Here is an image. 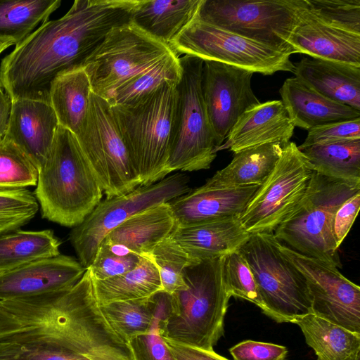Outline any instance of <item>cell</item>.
I'll use <instances>...</instances> for the list:
<instances>
[{
	"label": "cell",
	"mask_w": 360,
	"mask_h": 360,
	"mask_svg": "<svg viewBox=\"0 0 360 360\" xmlns=\"http://www.w3.org/2000/svg\"><path fill=\"white\" fill-rule=\"evenodd\" d=\"M191 191L188 177L176 173L147 186H141L127 194L106 198L70 233V240L79 260L87 269L106 237L133 215L157 205L169 202Z\"/></svg>",
	"instance_id": "13"
},
{
	"label": "cell",
	"mask_w": 360,
	"mask_h": 360,
	"mask_svg": "<svg viewBox=\"0 0 360 360\" xmlns=\"http://www.w3.org/2000/svg\"><path fill=\"white\" fill-rule=\"evenodd\" d=\"M0 348L48 349L87 360H134L98 303L86 269L72 287L0 300Z\"/></svg>",
	"instance_id": "1"
},
{
	"label": "cell",
	"mask_w": 360,
	"mask_h": 360,
	"mask_svg": "<svg viewBox=\"0 0 360 360\" xmlns=\"http://www.w3.org/2000/svg\"><path fill=\"white\" fill-rule=\"evenodd\" d=\"M38 210L35 196L26 188H0V235L25 225Z\"/></svg>",
	"instance_id": "38"
},
{
	"label": "cell",
	"mask_w": 360,
	"mask_h": 360,
	"mask_svg": "<svg viewBox=\"0 0 360 360\" xmlns=\"http://www.w3.org/2000/svg\"><path fill=\"white\" fill-rule=\"evenodd\" d=\"M177 82H167L134 103L110 105L140 186L167 175Z\"/></svg>",
	"instance_id": "6"
},
{
	"label": "cell",
	"mask_w": 360,
	"mask_h": 360,
	"mask_svg": "<svg viewBox=\"0 0 360 360\" xmlns=\"http://www.w3.org/2000/svg\"><path fill=\"white\" fill-rule=\"evenodd\" d=\"M294 129L295 126L281 100L259 103L240 116L217 152L229 150L236 153L273 143L285 147L290 142Z\"/></svg>",
	"instance_id": "20"
},
{
	"label": "cell",
	"mask_w": 360,
	"mask_h": 360,
	"mask_svg": "<svg viewBox=\"0 0 360 360\" xmlns=\"http://www.w3.org/2000/svg\"><path fill=\"white\" fill-rule=\"evenodd\" d=\"M60 242L51 230L20 229L0 235V274L60 255Z\"/></svg>",
	"instance_id": "31"
},
{
	"label": "cell",
	"mask_w": 360,
	"mask_h": 360,
	"mask_svg": "<svg viewBox=\"0 0 360 360\" xmlns=\"http://www.w3.org/2000/svg\"><path fill=\"white\" fill-rule=\"evenodd\" d=\"M174 360H229L214 350L179 344L163 339Z\"/></svg>",
	"instance_id": "46"
},
{
	"label": "cell",
	"mask_w": 360,
	"mask_h": 360,
	"mask_svg": "<svg viewBox=\"0 0 360 360\" xmlns=\"http://www.w3.org/2000/svg\"><path fill=\"white\" fill-rule=\"evenodd\" d=\"M58 126L50 102L13 100L4 137L15 143L39 169L50 151Z\"/></svg>",
	"instance_id": "19"
},
{
	"label": "cell",
	"mask_w": 360,
	"mask_h": 360,
	"mask_svg": "<svg viewBox=\"0 0 360 360\" xmlns=\"http://www.w3.org/2000/svg\"><path fill=\"white\" fill-rule=\"evenodd\" d=\"M11 45H14L12 41L0 39V54Z\"/></svg>",
	"instance_id": "48"
},
{
	"label": "cell",
	"mask_w": 360,
	"mask_h": 360,
	"mask_svg": "<svg viewBox=\"0 0 360 360\" xmlns=\"http://www.w3.org/2000/svg\"><path fill=\"white\" fill-rule=\"evenodd\" d=\"M85 269L74 258L58 255L0 274V300L39 295L72 287Z\"/></svg>",
	"instance_id": "17"
},
{
	"label": "cell",
	"mask_w": 360,
	"mask_h": 360,
	"mask_svg": "<svg viewBox=\"0 0 360 360\" xmlns=\"http://www.w3.org/2000/svg\"><path fill=\"white\" fill-rule=\"evenodd\" d=\"M253 74L217 61L203 62L202 94L217 152L240 116L260 103L251 86Z\"/></svg>",
	"instance_id": "16"
},
{
	"label": "cell",
	"mask_w": 360,
	"mask_h": 360,
	"mask_svg": "<svg viewBox=\"0 0 360 360\" xmlns=\"http://www.w3.org/2000/svg\"><path fill=\"white\" fill-rule=\"evenodd\" d=\"M233 360H285L286 347L254 340L240 342L229 349Z\"/></svg>",
	"instance_id": "44"
},
{
	"label": "cell",
	"mask_w": 360,
	"mask_h": 360,
	"mask_svg": "<svg viewBox=\"0 0 360 360\" xmlns=\"http://www.w3.org/2000/svg\"><path fill=\"white\" fill-rule=\"evenodd\" d=\"M288 43L294 53L360 67V34L322 22L309 12L306 0Z\"/></svg>",
	"instance_id": "18"
},
{
	"label": "cell",
	"mask_w": 360,
	"mask_h": 360,
	"mask_svg": "<svg viewBox=\"0 0 360 360\" xmlns=\"http://www.w3.org/2000/svg\"><path fill=\"white\" fill-rule=\"evenodd\" d=\"M157 293L146 298L100 305L110 324L128 343L132 338L150 329L157 311Z\"/></svg>",
	"instance_id": "34"
},
{
	"label": "cell",
	"mask_w": 360,
	"mask_h": 360,
	"mask_svg": "<svg viewBox=\"0 0 360 360\" xmlns=\"http://www.w3.org/2000/svg\"><path fill=\"white\" fill-rule=\"evenodd\" d=\"M305 0H202L197 18L291 55L288 41Z\"/></svg>",
	"instance_id": "10"
},
{
	"label": "cell",
	"mask_w": 360,
	"mask_h": 360,
	"mask_svg": "<svg viewBox=\"0 0 360 360\" xmlns=\"http://www.w3.org/2000/svg\"><path fill=\"white\" fill-rule=\"evenodd\" d=\"M283 148L281 144L273 143L236 153L231 162L205 184L221 188L260 186L274 169Z\"/></svg>",
	"instance_id": "27"
},
{
	"label": "cell",
	"mask_w": 360,
	"mask_h": 360,
	"mask_svg": "<svg viewBox=\"0 0 360 360\" xmlns=\"http://www.w3.org/2000/svg\"><path fill=\"white\" fill-rule=\"evenodd\" d=\"M13 100L0 84V141L6 135L12 108Z\"/></svg>",
	"instance_id": "47"
},
{
	"label": "cell",
	"mask_w": 360,
	"mask_h": 360,
	"mask_svg": "<svg viewBox=\"0 0 360 360\" xmlns=\"http://www.w3.org/2000/svg\"><path fill=\"white\" fill-rule=\"evenodd\" d=\"M141 257L122 245L103 240L87 269L94 280H105L134 269L139 264Z\"/></svg>",
	"instance_id": "39"
},
{
	"label": "cell",
	"mask_w": 360,
	"mask_h": 360,
	"mask_svg": "<svg viewBox=\"0 0 360 360\" xmlns=\"http://www.w3.org/2000/svg\"><path fill=\"white\" fill-rule=\"evenodd\" d=\"M313 172L305 155L290 141L239 216L245 231L273 233L303 197Z\"/></svg>",
	"instance_id": "14"
},
{
	"label": "cell",
	"mask_w": 360,
	"mask_h": 360,
	"mask_svg": "<svg viewBox=\"0 0 360 360\" xmlns=\"http://www.w3.org/2000/svg\"><path fill=\"white\" fill-rule=\"evenodd\" d=\"M306 4L322 22L360 34V0H306Z\"/></svg>",
	"instance_id": "40"
},
{
	"label": "cell",
	"mask_w": 360,
	"mask_h": 360,
	"mask_svg": "<svg viewBox=\"0 0 360 360\" xmlns=\"http://www.w3.org/2000/svg\"><path fill=\"white\" fill-rule=\"evenodd\" d=\"M203 62L187 55L179 58L181 76L176 84L167 174L209 169L217 156L201 89Z\"/></svg>",
	"instance_id": "7"
},
{
	"label": "cell",
	"mask_w": 360,
	"mask_h": 360,
	"mask_svg": "<svg viewBox=\"0 0 360 360\" xmlns=\"http://www.w3.org/2000/svg\"><path fill=\"white\" fill-rule=\"evenodd\" d=\"M360 207V193L347 200L337 210L334 221L333 232L337 248L349 233Z\"/></svg>",
	"instance_id": "45"
},
{
	"label": "cell",
	"mask_w": 360,
	"mask_h": 360,
	"mask_svg": "<svg viewBox=\"0 0 360 360\" xmlns=\"http://www.w3.org/2000/svg\"><path fill=\"white\" fill-rule=\"evenodd\" d=\"M180 76L179 57L173 54L123 84L106 101L111 106L132 104L167 82H179Z\"/></svg>",
	"instance_id": "35"
},
{
	"label": "cell",
	"mask_w": 360,
	"mask_h": 360,
	"mask_svg": "<svg viewBox=\"0 0 360 360\" xmlns=\"http://www.w3.org/2000/svg\"><path fill=\"white\" fill-rule=\"evenodd\" d=\"M225 256L187 266L186 287L167 294V308L159 323L162 339L206 350L224 333V318L231 295L224 278Z\"/></svg>",
	"instance_id": "3"
},
{
	"label": "cell",
	"mask_w": 360,
	"mask_h": 360,
	"mask_svg": "<svg viewBox=\"0 0 360 360\" xmlns=\"http://www.w3.org/2000/svg\"><path fill=\"white\" fill-rule=\"evenodd\" d=\"M150 257L158 268L162 291L167 294L186 287L184 270L198 262L191 259L169 236L153 249Z\"/></svg>",
	"instance_id": "37"
},
{
	"label": "cell",
	"mask_w": 360,
	"mask_h": 360,
	"mask_svg": "<svg viewBox=\"0 0 360 360\" xmlns=\"http://www.w3.org/2000/svg\"><path fill=\"white\" fill-rule=\"evenodd\" d=\"M313 170L320 174L360 183V139L300 149Z\"/></svg>",
	"instance_id": "33"
},
{
	"label": "cell",
	"mask_w": 360,
	"mask_h": 360,
	"mask_svg": "<svg viewBox=\"0 0 360 360\" xmlns=\"http://www.w3.org/2000/svg\"><path fill=\"white\" fill-rule=\"evenodd\" d=\"M279 92L295 127L309 130L360 117V111L326 98L295 76L285 79Z\"/></svg>",
	"instance_id": "23"
},
{
	"label": "cell",
	"mask_w": 360,
	"mask_h": 360,
	"mask_svg": "<svg viewBox=\"0 0 360 360\" xmlns=\"http://www.w3.org/2000/svg\"><path fill=\"white\" fill-rule=\"evenodd\" d=\"M91 92L90 81L82 66L60 75L51 86L49 100L58 124L74 135L86 115Z\"/></svg>",
	"instance_id": "29"
},
{
	"label": "cell",
	"mask_w": 360,
	"mask_h": 360,
	"mask_svg": "<svg viewBox=\"0 0 360 360\" xmlns=\"http://www.w3.org/2000/svg\"><path fill=\"white\" fill-rule=\"evenodd\" d=\"M294 65L295 77L311 89L360 111V67L311 57Z\"/></svg>",
	"instance_id": "24"
},
{
	"label": "cell",
	"mask_w": 360,
	"mask_h": 360,
	"mask_svg": "<svg viewBox=\"0 0 360 360\" xmlns=\"http://www.w3.org/2000/svg\"><path fill=\"white\" fill-rule=\"evenodd\" d=\"M94 285L100 304L146 298L162 291L159 272L150 255L141 256L134 269L108 279L94 280Z\"/></svg>",
	"instance_id": "30"
},
{
	"label": "cell",
	"mask_w": 360,
	"mask_h": 360,
	"mask_svg": "<svg viewBox=\"0 0 360 360\" xmlns=\"http://www.w3.org/2000/svg\"><path fill=\"white\" fill-rule=\"evenodd\" d=\"M60 4V0H0V39L18 44Z\"/></svg>",
	"instance_id": "32"
},
{
	"label": "cell",
	"mask_w": 360,
	"mask_h": 360,
	"mask_svg": "<svg viewBox=\"0 0 360 360\" xmlns=\"http://www.w3.org/2000/svg\"><path fill=\"white\" fill-rule=\"evenodd\" d=\"M175 227L171 207L168 202H165L128 218L111 231L103 240L122 245L140 256L150 255Z\"/></svg>",
	"instance_id": "25"
},
{
	"label": "cell",
	"mask_w": 360,
	"mask_h": 360,
	"mask_svg": "<svg viewBox=\"0 0 360 360\" xmlns=\"http://www.w3.org/2000/svg\"><path fill=\"white\" fill-rule=\"evenodd\" d=\"M224 273L231 297L249 301L263 310L264 306L257 283L248 262L239 250L225 256Z\"/></svg>",
	"instance_id": "41"
},
{
	"label": "cell",
	"mask_w": 360,
	"mask_h": 360,
	"mask_svg": "<svg viewBox=\"0 0 360 360\" xmlns=\"http://www.w3.org/2000/svg\"><path fill=\"white\" fill-rule=\"evenodd\" d=\"M169 46L179 57L187 55L217 61L254 73L292 72L290 55L203 22L195 17Z\"/></svg>",
	"instance_id": "12"
},
{
	"label": "cell",
	"mask_w": 360,
	"mask_h": 360,
	"mask_svg": "<svg viewBox=\"0 0 360 360\" xmlns=\"http://www.w3.org/2000/svg\"><path fill=\"white\" fill-rule=\"evenodd\" d=\"M139 2L75 1L63 16L41 23L1 60V86L12 100L50 102L53 82L82 66L112 28L131 20Z\"/></svg>",
	"instance_id": "2"
},
{
	"label": "cell",
	"mask_w": 360,
	"mask_h": 360,
	"mask_svg": "<svg viewBox=\"0 0 360 360\" xmlns=\"http://www.w3.org/2000/svg\"><path fill=\"white\" fill-rule=\"evenodd\" d=\"M356 139H360V117L314 127L308 130L304 141L297 147L300 150Z\"/></svg>",
	"instance_id": "43"
},
{
	"label": "cell",
	"mask_w": 360,
	"mask_h": 360,
	"mask_svg": "<svg viewBox=\"0 0 360 360\" xmlns=\"http://www.w3.org/2000/svg\"><path fill=\"white\" fill-rule=\"evenodd\" d=\"M202 0H139L131 20L169 45L197 15Z\"/></svg>",
	"instance_id": "26"
},
{
	"label": "cell",
	"mask_w": 360,
	"mask_h": 360,
	"mask_svg": "<svg viewBox=\"0 0 360 360\" xmlns=\"http://www.w3.org/2000/svg\"><path fill=\"white\" fill-rule=\"evenodd\" d=\"M157 298V311L150 329L128 341L134 360H174L159 330L167 308V293L160 291Z\"/></svg>",
	"instance_id": "42"
},
{
	"label": "cell",
	"mask_w": 360,
	"mask_h": 360,
	"mask_svg": "<svg viewBox=\"0 0 360 360\" xmlns=\"http://www.w3.org/2000/svg\"><path fill=\"white\" fill-rule=\"evenodd\" d=\"M279 248L304 276L312 314L360 333V287L334 266L302 255L281 243Z\"/></svg>",
	"instance_id": "15"
},
{
	"label": "cell",
	"mask_w": 360,
	"mask_h": 360,
	"mask_svg": "<svg viewBox=\"0 0 360 360\" xmlns=\"http://www.w3.org/2000/svg\"><path fill=\"white\" fill-rule=\"evenodd\" d=\"M173 54L167 44L130 20L112 28L82 66L91 91L108 100L123 84Z\"/></svg>",
	"instance_id": "9"
},
{
	"label": "cell",
	"mask_w": 360,
	"mask_h": 360,
	"mask_svg": "<svg viewBox=\"0 0 360 360\" xmlns=\"http://www.w3.org/2000/svg\"><path fill=\"white\" fill-rule=\"evenodd\" d=\"M107 198L140 186L109 103L92 91L85 119L75 135Z\"/></svg>",
	"instance_id": "11"
},
{
	"label": "cell",
	"mask_w": 360,
	"mask_h": 360,
	"mask_svg": "<svg viewBox=\"0 0 360 360\" xmlns=\"http://www.w3.org/2000/svg\"><path fill=\"white\" fill-rule=\"evenodd\" d=\"M35 198L44 218L74 227L91 213L102 188L75 136L58 126L50 151L38 169Z\"/></svg>",
	"instance_id": "4"
},
{
	"label": "cell",
	"mask_w": 360,
	"mask_h": 360,
	"mask_svg": "<svg viewBox=\"0 0 360 360\" xmlns=\"http://www.w3.org/2000/svg\"><path fill=\"white\" fill-rule=\"evenodd\" d=\"M250 236L235 216L176 226L169 238L191 259L200 261L239 250Z\"/></svg>",
	"instance_id": "22"
},
{
	"label": "cell",
	"mask_w": 360,
	"mask_h": 360,
	"mask_svg": "<svg viewBox=\"0 0 360 360\" xmlns=\"http://www.w3.org/2000/svg\"><path fill=\"white\" fill-rule=\"evenodd\" d=\"M259 186L221 188L204 184L168 203L176 226H188L240 216Z\"/></svg>",
	"instance_id": "21"
},
{
	"label": "cell",
	"mask_w": 360,
	"mask_h": 360,
	"mask_svg": "<svg viewBox=\"0 0 360 360\" xmlns=\"http://www.w3.org/2000/svg\"><path fill=\"white\" fill-rule=\"evenodd\" d=\"M358 193L360 183L314 171L303 197L273 234L299 253L339 269L342 264L334 237V218L339 207Z\"/></svg>",
	"instance_id": "5"
},
{
	"label": "cell",
	"mask_w": 360,
	"mask_h": 360,
	"mask_svg": "<svg viewBox=\"0 0 360 360\" xmlns=\"http://www.w3.org/2000/svg\"><path fill=\"white\" fill-rule=\"evenodd\" d=\"M317 360H356L360 357V333L350 331L314 314L295 320Z\"/></svg>",
	"instance_id": "28"
},
{
	"label": "cell",
	"mask_w": 360,
	"mask_h": 360,
	"mask_svg": "<svg viewBox=\"0 0 360 360\" xmlns=\"http://www.w3.org/2000/svg\"><path fill=\"white\" fill-rule=\"evenodd\" d=\"M273 233L250 234L239 249L257 283L266 316L276 323H294L312 314L302 273L285 258Z\"/></svg>",
	"instance_id": "8"
},
{
	"label": "cell",
	"mask_w": 360,
	"mask_h": 360,
	"mask_svg": "<svg viewBox=\"0 0 360 360\" xmlns=\"http://www.w3.org/2000/svg\"><path fill=\"white\" fill-rule=\"evenodd\" d=\"M38 169L13 141H0V188H24L37 184Z\"/></svg>",
	"instance_id": "36"
},
{
	"label": "cell",
	"mask_w": 360,
	"mask_h": 360,
	"mask_svg": "<svg viewBox=\"0 0 360 360\" xmlns=\"http://www.w3.org/2000/svg\"><path fill=\"white\" fill-rule=\"evenodd\" d=\"M356 360H360V357L357 358V359H356Z\"/></svg>",
	"instance_id": "49"
}]
</instances>
